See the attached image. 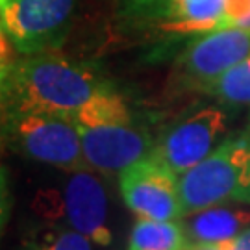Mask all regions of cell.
Segmentation results:
<instances>
[{
  "label": "cell",
  "instance_id": "6da1fadb",
  "mask_svg": "<svg viewBox=\"0 0 250 250\" xmlns=\"http://www.w3.org/2000/svg\"><path fill=\"white\" fill-rule=\"evenodd\" d=\"M111 87L91 67L54 52L28 54L0 69V121L9 115H72Z\"/></svg>",
  "mask_w": 250,
  "mask_h": 250
},
{
  "label": "cell",
  "instance_id": "7a4b0ae2",
  "mask_svg": "<svg viewBox=\"0 0 250 250\" xmlns=\"http://www.w3.org/2000/svg\"><path fill=\"white\" fill-rule=\"evenodd\" d=\"M184 217L213 206H250V132L224 137L211 154L180 174Z\"/></svg>",
  "mask_w": 250,
  "mask_h": 250
},
{
  "label": "cell",
  "instance_id": "3957f363",
  "mask_svg": "<svg viewBox=\"0 0 250 250\" xmlns=\"http://www.w3.org/2000/svg\"><path fill=\"white\" fill-rule=\"evenodd\" d=\"M34 208L50 223L63 221L65 226L89 237L97 245H111L113 233L107 223V193L93 170L71 172L62 191H41Z\"/></svg>",
  "mask_w": 250,
  "mask_h": 250
},
{
  "label": "cell",
  "instance_id": "277c9868",
  "mask_svg": "<svg viewBox=\"0 0 250 250\" xmlns=\"http://www.w3.org/2000/svg\"><path fill=\"white\" fill-rule=\"evenodd\" d=\"M2 126L4 135L30 160L67 172L89 169L82 150L80 130L65 117L21 113L4 117Z\"/></svg>",
  "mask_w": 250,
  "mask_h": 250
},
{
  "label": "cell",
  "instance_id": "5b68a950",
  "mask_svg": "<svg viewBox=\"0 0 250 250\" xmlns=\"http://www.w3.org/2000/svg\"><path fill=\"white\" fill-rule=\"evenodd\" d=\"M228 123L221 102L191 107L156 137L152 154L176 174H184L217 148L226 137Z\"/></svg>",
  "mask_w": 250,
  "mask_h": 250
},
{
  "label": "cell",
  "instance_id": "8992f818",
  "mask_svg": "<svg viewBox=\"0 0 250 250\" xmlns=\"http://www.w3.org/2000/svg\"><path fill=\"white\" fill-rule=\"evenodd\" d=\"M121 197L130 211L143 219H184L180 197V174L154 154L128 165L119 174Z\"/></svg>",
  "mask_w": 250,
  "mask_h": 250
},
{
  "label": "cell",
  "instance_id": "52a82bcc",
  "mask_svg": "<svg viewBox=\"0 0 250 250\" xmlns=\"http://www.w3.org/2000/svg\"><path fill=\"white\" fill-rule=\"evenodd\" d=\"M74 0H9L0 22L19 52H52L67 34Z\"/></svg>",
  "mask_w": 250,
  "mask_h": 250
},
{
  "label": "cell",
  "instance_id": "ba28073f",
  "mask_svg": "<svg viewBox=\"0 0 250 250\" xmlns=\"http://www.w3.org/2000/svg\"><path fill=\"white\" fill-rule=\"evenodd\" d=\"M249 54L250 26H228L208 32L180 54L176 78L189 89L200 91Z\"/></svg>",
  "mask_w": 250,
  "mask_h": 250
},
{
  "label": "cell",
  "instance_id": "9c48e42d",
  "mask_svg": "<svg viewBox=\"0 0 250 250\" xmlns=\"http://www.w3.org/2000/svg\"><path fill=\"white\" fill-rule=\"evenodd\" d=\"M87 167L102 174H119L128 165L152 154L156 137L137 123L78 126Z\"/></svg>",
  "mask_w": 250,
  "mask_h": 250
},
{
  "label": "cell",
  "instance_id": "30bf717a",
  "mask_svg": "<svg viewBox=\"0 0 250 250\" xmlns=\"http://www.w3.org/2000/svg\"><path fill=\"white\" fill-rule=\"evenodd\" d=\"M184 228L193 245H223L250 228V209L213 206L184 217Z\"/></svg>",
  "mask_w": 250,
  "mask_h": 250
},
{
  "label": "cell",
  "instance_id": "8fae6325",
  "mask_svg": "<svg viewBox=\"0 0 250 250\" xmlns=\"http://www.w3.org/2000/svg\"><path fill=\"white\" fill-rule=\"evenodd\" d=\"M163 19L165 32L202 36L226 28V0H169Z\"/></svg>",
  "mask_w": 250,
  "mask_h": 250
},
{
  "label": "cell",
  "instance_id": "7c38bea8",
  "mask_svg": "<svg viewBox=\"0 0 250 250\" xmlns=\"http://www.w3.org/2000/svg\"><path fill=\"white\" fill-rule=\"evenodd\" d=\"M189 247L191 243L182 219L156 221L139 217L132 228L126 250H188Z\"/></svg>",
  "mask_w": 250,
  "mask_h": 250
},
{
  "label": "cell",
  "instance_id": "4fadbf2b",
  "mask_svg": "<svg viewBox=\"0 0 250 250\" xmlns=\"http://www.w3.org/2000/svg\"><path fill=\"white\" fill-rule=\"evenodd\" d=\"M76 126H107V125H132L135 123L134 111L128 106L125 97L111 85L97 93L91 100L72 115Z\"/></svg>",
  "mask_w": 250,
  "mask_h": 250
},
{
  "label": "cell",
  "instance_id": "5bb4252c",
  "mask_svg": "<svg viewBox=\"0 0 250 250\" xmlns=\"http://www.w3.org/2000/svg\"><path fill=\"white\" fill-rule=\"evenodd\" d=\"M200 93H206L224 106L250 107V54L230 71L204 85Z\"/></svg>",
  "mask_w": 250,
  "mask_h": 250
},
{
  "label": "cell",
  "instance_id": "9a60e30c",
  "mask_svg": "<svg viewBox=\"0 0 250 250\" xmlns=\"http://www.w3.org/2000/svg\"><path fill=\"white\" fill-rule=\"evenodd\" d=\"M21 250H93V241L65 224H45L28 233Z\"/></svg>",
  "mask_w": 250,
  "mask_h": 250
},
{
  "label": "cell",
  "instance_id": "2e32d148",
  "mask_svg": "<svg viewBox=\"0 0 250 250\" xmlns=\"http://www.w3.org/2000/svg\"><path fill=\"white\" fill-rule=\"evenodd\" d=\"M228 26H250V0H226Z\"/></svg>",
  "mask_w": 250,
  "mask_h": 250
},
{
  "label": "cell",
  "instance_id": "e0dca14e",
  "mask_svg": "<svg viewBox=\"0 0 250 250\" xmlns=\"http://www.w3.org/2000/svg\"><path fill=\"white\" fill-rule=\"evenodd\" d=\"M11 213V191H9V178L6 167L0 163V235L6 230V224Z\"/></svg>",
  "mask_w": 250,
  "mask_h": 250
},
{
  "label": "cell",
  "instance_id": "ac0fdd59",
  "mask_svg": "<svg viewBox=\"0 0 250 250\" xmlns=\"http://www.w3.org/2000/svg\"><path fill=\"white\" fill-rule=\"evenodd\" d=\"M169 0H126L132 15H163Z\"/></svg>",
  "mask_w": 250,
  "mask_h": 250
},
{
  "label": "cell",
  "instance_id": "d6986e66",
  "mask_svg": "<svg viewBox=\"0 0 250 250\" xmlns=\"http://www.w3.org/2000/svg\"><path fill=\"white\" fill-rule=\"evenodd\" d=\"M223 247L226 250H250V228H247L245 232H241L235 239L228 243H223Z\"/></svg>",
  "mask_w": 250,
  "mask_h": 250
},
{
  "label": "cell",
  "instance_id": "ffe728a7",
  "mask_svg": "<svg viewBox=\"0 0 250 250\" xmlns=\"http://www.w3.org/2000/svg\"><path fill=\"white\" fill-rule=\"evenodd\" d=\"M188 250H226L223 245H191Z\"/></svg>",
  "mask_w": 250,
  "mask_h": 250
},
{
  "label": "cell",
  "instance_id": "44dd1931",
  "mask_svg": "<svg viewBox=\"0 0 250 250\" xmlns=\"http://www.w3.org/2000/svg\"><path fill=\"white\" fill-rule=\"evenodd\" d=\"M2 139H4V126H2V121H0V145H2Z\"/></svg>",
  "mask_w": 250,
  "mask_h": 250
},
{
  "label": "cell",
  "instance_id": "7402d4cb",
  "mask_svg": "<svg viewBox=\"0 0 250 250\" xmlns=\"http://www.w3.org/2000/svg\"><path fill=\"white\" fill-rule=\"evenodd\" d=\"M8 2H9V0H0V9L4 8V6H6V4H8Z\"/></svg>",
  "mask_w": 250,
  "mask_h": 250
}]
</instances>
